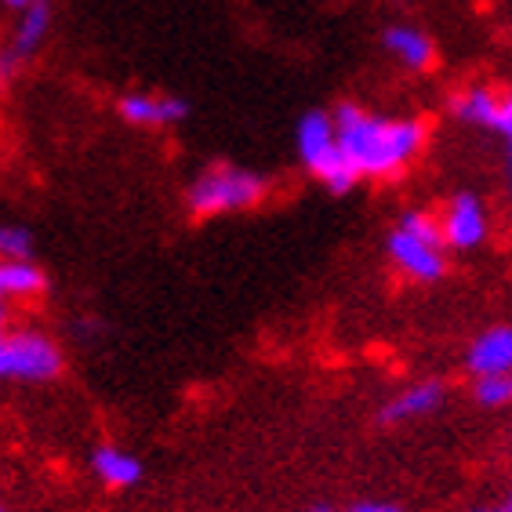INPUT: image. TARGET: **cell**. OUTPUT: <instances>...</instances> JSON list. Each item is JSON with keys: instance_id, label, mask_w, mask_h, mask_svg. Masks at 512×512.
<instances>
[{"instance_id": "ac0fdd59", "label": "cell", "mask_w": 512, "mask_h": 512, "mask_svg": "<svg viewBox=\"0 0 512 512\" xmlns=\"http://www.w3.org/2000/svg\"><path fill=\"white\" fill-rule=\"evenodd\" d=\"M469 512H512V491L505 494V498H498V502H491V505H473Z\"/></svg>"}, {"instance_id": "52a82bcc", "label": "cell", "mask_w": 512, "mask_h": 512, "mask_svg": "<svg viewBox=\"0 0 512 512\" xmlns=\"http://www.w3.org/2000/svg\"><path fill=\"white\" fill-rule=\"evenodd\" d=\"M440 233H444L451 251H476L483 247L487 233H491V215L476 193H454L447 200V211L440 218Z\"/></svg>"}, {"instance_id": "9a60e30c", "label": "cell", "mask_w": 512, "mask_h": 512, "mask_svg": "<svg viewBox=\"0 0 512 512\" xmlns=\"http://www.w3.org/2000/svg\"><path fill=\"white\" fill-rule=\"evenodd\" d=\"M473 400L480 407H491V411H502L512 404V375H483L473 382Z\"/></svg>"}, {"instance_id": "d6986e66", "label": "cell", "mask_w": 512, "mask_h": 512, "mask_svg": "<svg viewBox=\"0 0 512 512\" xmlns=\"http://www.w3.org/2000/svg\"><path fill=\"white\" fill-rule=\"evenodd\" d=\"M349 512H404V509H396V505H389V502H364Z\"/></svg>"}, {"instance_id": "30bf717a", "label": "cell", "mask_w": 512, "mask_h": 512, "mask_svg": "<svg viewBox=\"0 0 512 512\" xmlns=\"http://www.w3.org/2000/svg\"><path fill=\"white\" fill-rule=\"evenodd\" d=\"M444 382H414L407 389H400L396 396H389L378 411V422L382 425H404V422H418L425 414H433L444 407Z\"/></svg>"}, {"instance_id": "e0dca14e", "label": "cell", "mask_w": 512, "mask_h": 512, "mask_svg": "<svg viewBox=\"0 0 512 512\" xmlns=\"http://www.w3.org/2000/svg\"><path fill=\"white\" fill-rule=\"evenodd\" d=\"M494 135H502V146H505V175H509V186H512V88L502 95V113H498Z\"/></svg>"}, {"instance_id": "ffe728a7", "label": "cell", "mask_w": 512, "mask_h": 512, "mask_svg": "<svg viewBox=\"0 0 512 512\" xmlns=\"http://www.w3.org/2000/svg\"><path fill=\"white\" fill-rule=\"evenodd\" d=\"M4 8H15V11H26L30 4H37V0H0Z\"/></svg>"}, {"instance_id": "5bb4252c", "label": "cell", "mask_w": 512, "mask_h": 512, "mask_svg": "<svg viewBox=\"0 0 512 512\" xmlns=\"http://www.w3.org/2000/svg\"><path fill=\"white\" fill-rule=\"evenodd\" d=\"M48 276L37 262H19V258H0V306L19 302V298H33L44 291Z\"/></svg>"}, {"instance_id": "277c9868", "label": "cell", "mask_w": 512, "mask_h": 512, "mask_svg": "<svg viewBox=\"0 0 512 512\" xmlns=\"http://www.w3.org/2000/svg\"><path fill=\"white\" fill-rule=\"evenodd\" d=\"M269 182L258 171L237 168V164H218L189 182L186 204L193 215H233L247 207L262 204Z\"/></svg>"}, {"instance_id": "7c38bea8", "label": "cell", "mask_w": 512, "mask_h": 512, "mask_svg": "<svg viewBox=\"0 0 512 512\" xmlns=\"http://www.w3.org/2000/svg\"><path fill=\"white\" fill-rule=\"evenodd\" d=\"M91 473L99 476L106 487H135L142 480V462H138V454L124 451L117 444H102L91 451Z\"/></svg>"}, {"instance_id": "ba28073f", "label": "cell", "mask_w": 512, "mask_h": 512, "mask_svg": "<svg viewBox=\"0 0 512 512\" xmlns=\"http://www.w3.org/2000/svg\"><path fill=\"white\" fill-rule=\"evenodd\" d=\"M120 117L135 128H171L189 117V102L178 95H153V91H131L120 99Z\"/></svg>"}, {"instance_id": "8992f818", "label": "cell", "mask_w": 512, "mask_h": 512, "mask_svg": "<svg viewBox=\"0 0 512 512\" xmlns=\"http://www.w3.org/2000/svg\"><path fill=\"white\" fill-rule=\"evenodd\" d=\"M19 15L22 19H19V26H15V33H11V40L0 48V88L15 84V77H19L22 69H26V62L37 55L40 44L48 40V30H51L48 0H37V4H30L26 11H19Z\"/></svg>"}, {"instance_id": "2e32d148", "label": "cell", "mask_w": 512, "mask_h": 512, "mask_svg": "<svg viewBox=\"0 0 512 512\" xmlns=\"http://www.w3.org/2000/svg\"><path fill=\"white\" fill-rule=\"evenodd\" d=\"M0 258L30 262L33 258V229L19 226V222H0Z\"/></svg>"}, {"instance_id": "6da1fadb", "label": "cell", "mask_w": 512, "mask_h": 512, "mask_svg": "<svg viewBox=\"0 0 512 512\" xmlns=\"http://www.w3.org/2000/svg\"><path fill=\"white\" fill-rule=\"evenodd\" d=\"M331 120L338 146L360 178L400 175L425 146V124L418 117H385L356 102H342L331 109Z\"/></svg>"}, {"instance_id": "8fae6325", "label": "cell", "mask_w": 512, "mask_h": 512, "mask_svg": "<svg viewBox=\"0 0 512 512\" xmlns=\"http://www.w3.org/2000/svg\"><path fill=\"white\" fill-rule=\"evenodd\" d=\"M382 48L393 55L396 62L404 69H429L436 62V48H433V37L418 26H404V22H396L389 30L382 33Z\"/></svg>"}, {"instance_id": "9c48e42d", "label": "cell", "mask_w": 512, "mask_h": 512, "mask_svg": "<svg viewBox=\"0 0 512 512\" xmlns=\"http://www.w3.org/2000/svg\"><path fill=\"white\" fill-rule=\"evenodd\" d=\"M465 367L476 378L483 375H512V327L494 324L469 342L465 349Z\"/></svg>"}, {"instance_id": "3957f363", "label": "cell", "mask_w": 512, "mask_h": 512, "mask_svg": "<svg viewBox=\"0 0 512 512\" xmlns=\"http://www.w3.org/2000/svg\"><path fill=\"white\" fill-rule=\"evenodd\" d=\"M295 146H298V160L306 164V171L324 182L331 193H349V189L360 182V175L353 171V164L345 160L342 146H338L335 135V120L324 109H306L302 120L295 128Z\"/></svg>"}, {"instance_id": "5b68a950", "label": "cell", "mask_w": 512, "mask_h": 512, "mask_svg": "<svg viewBox=\"0 0 512 512\" xmlns=\"http://www.w3.org/2000/svg\"><path fill=\"white\" fill-rule=\"evenodd\" d=\"M62 371L59 345L44 331H8L0 338V382H55Z\"/></svg>"}, {"instance_id": "7402d4cb", "label": "cell", "mask_w": 512, "mask_h": 512, "mask_svg": "<svg viewBox=\"0 0 512 512\" xmlns=\"http://www.w3.org/2000/svg\"><path fill=\"white\" fill-rule=\"evenodd\" d=\"M0 512H8V509H4V505H0Z\"/></svg>"}, {"instance_id": "7a4b0ae2", "label": "cell", "mask_w": 512, "mask_h": 512, "mask_svg": "<svg viewBox=\"0 0 512 512\" xmlns=\"http://www.w3.org/2000/svg\"><path fill=\"white\" fill-rule=\"evenodd\" d=\"M385 251L400 273H407L418 284H436L447 273L451 247L440 233V222L429 211L414 207V211H404L396 218V226L389 229V240H385Z\"/></svg>"}, {"instance_id": "4fadbf2b", "label": "cell", "mask_w": 512, "mask_h": 512, "mask_svg": "<svg viewBox=\"0 0 512 512\" xmlns=\"http://www.w3.org/2000/svg\"><path fill=\"white\" fill-rule=\"evenodd\" d=\"M451 113H454V120H462V124H469V128L494 131L498 113H502V95L491 88H483V84H476V88H465L454 95Z\"/></svg>"}, {"instance_id": "44dd1931", "label": "cell", "mask_w": 512, "mask_h": 512, "mask_svg": "<svg viewBox=\"0 0 512 512\" xmlns=\"http://www.w3.org/2000/svg\"><path fill=\"white\" fill-rule=\"evenodd\" d=\"M309 512H335V509H327V505H316V509H309Z\"/></svg>"}]
</instances>
